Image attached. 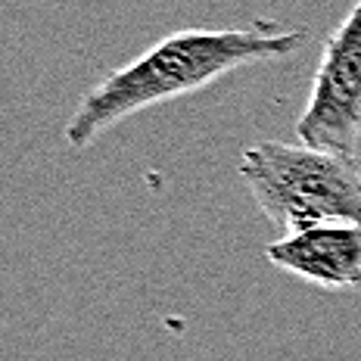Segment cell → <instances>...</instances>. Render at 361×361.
<instances>
[{"instance_id": "4", "label": "cell", "mask_w": 361, "mask_h": 361, "mask_svg": "<svg viewBox=\"0 0 361 361\" xmlns=\"http://www.w3.org/2000/svg\"><path fill=\"white\" fill-rule=\"evenodd\" d=\"M268 262L324 290L361 287V224L327 221L268 243Z\"/></svg>"}, {"instance_id": "3", "label": "cell", "mask_w": 361, "mask_h": 361, "mask_svg": "<svg viewBox=\"0 0 361 361\" xmlns=\"http://www.w3.org/2000/svg\"><path fill=\"white\" fill-rule=\"evenodd\" d=\"M299 144L355 156L361 137V0L324 41L308 103L296 118Z\"/></svg>"}, {"instance_id": "2", "label": "cell", "mask_w": 361, "mask_h": 361, "mask_svg": "<svg viewBox=\"0 0 361 361\" xmlns=\"http://www.w3.org/2000/svg\"><path fill=\"white\" fill-rule=\"evenodd\" d=\"M255 206L290 231L327 221L361 224V171L355 156L308 144L259 140L237 165Z\"/></svg>"}, {"instance_id": "1", "label": "cell", "mask_w": 361, "mask_h": 361, "mask_svg": "<svg viewBox=\"0 0 361 361\" xmlns=\"http://www.w3.org/2000/svg\"><path fill=\"white\" fill-rule=\"evenodd\" d=\"M302 41L305 32L274 25L175 32L156 41L134 63L109 72L81 97L66 122V144L72 149H85L103 131L122 118H131L134 112L197 94L243 66L283 59Z\"/></svg>"}]
</instances>
